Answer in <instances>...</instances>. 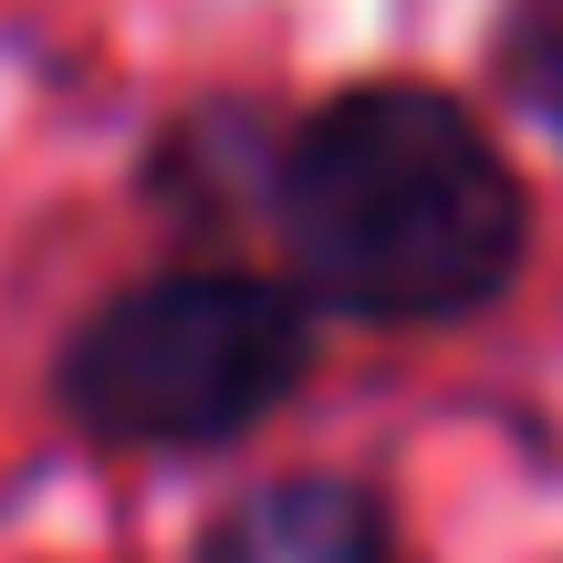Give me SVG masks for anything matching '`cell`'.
I'll use <instances>...</instances> for the list:
<instances>
[{
    "instance_id": "obj_2",
    "label": "cell",
    "mask_w": 563,
    "mask_h": 563,
    "mask_svg": "<svg viewBox=\"0 0 563 563\" xmlns=\"http://www.w3.org/2000/svg\"><path fill=\"white\" fill-rule=\"evenodd\" d=\"M302 376V302L241 272L115 292L63 344V407L104 449H220Z\"/></svg>"
},
{
    "instance_id": "obj_3",
    "label": "cell",
    "mask_w": 563,
    "mask_h": 563,
    "mask_svg": "<svg viewBox=\"0 0 563 563\" xmlns=\"http://www.w3.org/2000/svg\"><path fill=\"white\" fill-rule=\"evenodd\" d=\"M209 563H386V522L355 481H272L209 532Z\"/></svg>"
},
{
    "instance_id": "obj_1",
    "label": "cell",
    "mask_w": 563,
    "mask_h": 563,
    "mask_svg": "<svg viewBox=\"0 0 563 563\" xmlns=\"http://www.w3.org/2000/svg\"><path fill=\"white\" fill-rule=\"evenodd\" d=\"M282 241L302 282L376 323L481 313L522 262V188L449 95L355 84L282 146Z\"/></svg>"
},
{
    "instance_id": "obj_4",
    "label": "cell",
    "mask_w": 563,
    "mask_h": 563,
    "mask_svg": "<svg viewBox=\"0 0 563 563\" xmlns=\"http://www.w3.org/2000/svg\"><path fill=\"white\" fill-rule=\"evenodd\" d=\"M511 74H522V95L553 115L563 136V0H543V11H522V32H511Z\"/></svg>"
}]
</instances>
